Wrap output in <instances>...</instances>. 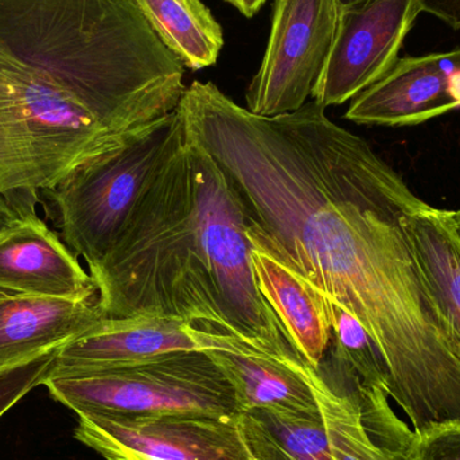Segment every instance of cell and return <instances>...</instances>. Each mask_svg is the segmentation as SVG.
I'll return each mask as SVG.
<instances>
[{
    "label": "cell",
    "instance_id": "obj_19",
    "mask_svg": "<svg viewBox=\"0 0 460 460\" xmlns=\"http://www.w3.org/2000/svg\"><path fill=\"white\" fill-rule=\"evenodd\" d=\"M238 423L256 460H334L322 411L313 415L241 411Z\"/></svg>",
    "mask_w": 460,
    "mask_h": 460
},
{
    "label": "cell",
    "instance_id": "obj_22",
    "mask_svg": "<svg viewBox=\"0 0 460 460\" xmlns=\"http://www.w3.org/2000/svg\"><path fill=\"white\" fill-rule=\"evenodd\" d=\"M59 348L51 349L13 367L0 369V418L32 389L43 385L50 376Z\"/></svg>",
    "mask_w": 460,
    "mask_h": 460
},
{
    "label": "cell",
    "instance_id": "obj_27",
    "mask_svg": "<svg viewBox=\"0 0 460 460\" xmlns=\"http://www.w3.org/2000/svg\"><path fill=\"white\" fill-rule=\"evenodd\" d=\"M448 217H450L451 226L456 230V234L460 238V209L459 210H448Z\"/></svg>",
    "mask_w": 460,
    "mask_h": 460
},
{
    "label": "cell",
    "instance_id": "obj_3",
    "mask_svg": "<svg viewBox=\"0 0 460 460\" xmlns=\"http://www.w3.org/2000/svg\"><path fill=\"white\" fill-rule=\"evenodd\" d=\"M0 50L127 139L177 110L185 66L135 0H0Z\"/></svg>",
    "mask_w": 460,
    "mask_h": 460
},
{
    "label": "cell",
    "instance_id": "obj_13",
    "mask_svg": "<svg viewBox=\"0 0 460 460\" xmlns=\"http://www.w3.org/2000/svg\"><path fill=\"white\" fill-rule=\"evenodd\" d=\"M0 288L58 299L99 295L77 254L34 210H27L0 234Z\"/></svg>",
    "mask_w": 460,
    "mask_h": 460
},
{
    "label": "cell",
    "instance_id": "obj_15",
    "mask_svg": "<svg viewBox=\"0 0 460 460\" xmlns=\"http://www.w3.org/2000/svg\"><path fill=\"white\" fill-rule=\"evenodd\" d=\"M232 384L241 411L268 410L313 415L321 411L311 365L281 361L248 346L207 351Z\"/></svg>",
    "mask_w": 460,
    "mask_h": 460
},
{
    "label": "cell",
    "instance_id": "obj_6",
    "mask_svg": "<svg viewBox=\"0 0 460 460\" xmlns=\"http://www.w3.org/2000/svg\"><path fill=\"white\" fill-rule=\"evenodd\" d=\"M75 415V439L104 460H256L238 416Z\"/></svg>",
    "mask_w": 460,
    "mask_h": 460
},
{
    "label": "cell",
    "instance_id": "obj_1",
    "mask_svg": "<svg viewBox=\"0 0 460 460\" xmlns=\"http://www.w3.org/2000/svg\"><path fill=\"white\" fill-rule=\"evenodd\" d=\"M177 110L237 191L251 243L350 311L389 364L442 340L445 318L404 226L420 199L367 140L315 100L265 118L213 83L186 86Z\"/></svg>",
    "mask_w": 460,
    "mask_h": 460
},
{
    "label": "cell",
    "instance_id": "obj_29",
    "mask_svg": "<svg viewBox=\"0 0 460 460\" xmlns=\"http://www.w3.org/2000/svg\"><path fill=\"white\" fill-rule=\"evenodd\" d=\"M15 292L8 291V289L0 288V299H3V297L10 296V295H13Z\"/></svg>",
    "mask_w": 460,
    "mask_h": 460
},
{
    "label": "cell",
    "instance_id": "obj_16",
    "mask_svg": "<svg viewBox=\"0 0 460 460\" xmlns=\"http://www.w3.org/2000/svg\"><path fill=\"white\" fill-rule=\"evenodd\" d=\"M252 265L265 302L275 311L305 361L316 369L332 338L323 296L270 252L253 243Z\"/></svg>",
    "mask_w": 460,
    "mask_h": 460
},
{
    "label": "cell",
    "instance_id": "obj_17",
    "mask_svg": "<svg viewBox=\"0 0 460 460\" xmlns=\"http://www.w3.org/2000/svg\"><path fill=\"white\" fill-rule=\"evenodd\" d=\"M404 226L435 302L460 348V238L448 210L419 201Z\"/></svg>",
    "mask_w": 460,
    "mask_h": 460
},
{
    "label": "cell",
    "instance_id": "obj_7",
    "mask_svg": "<svg viewBox=\"0 0 460 460\" xmlns=\"http://www.w3.org/2000/svg\"><path fill=\"white\" fill-rule=\"evenodd\" d=\"M337 0H276L267 50L246 89V110L272 118L307 102L329 58Z\"/></svg>",
    "mask_w": 460,
    "mask_h": 460
},
{
    "label": "cell",
    "instance_id": "obj_2",
    "mask_svg": "<svg viewBox=\"0 0 460 460\" xmlns=\"http://www.w3.org/2000/svg\"><path fill=\"white\" fill-rule=\"evenodd\" d=\"M248 226L226 172L185 132L116 245L88 268L105 318L177 319L308 364L257 287Z\"/></svg>",
    "mask_w": 460,
    "mask_h": 460
},
{
    "label": "cell",
    "instance_id": "obj_4",
    "mask_svg": "<svg viewBox=\"0 0 460 460\" xmlns=\"http://www.w3.org/2000/svg\"><path fill=\"white\" fill-rule=\"evenodd\" d=\"M183 139L185 126L175 110L48 190L62 240L88 268L116 245L143 194Z\"/></svg>",
    "mask_w": 460,
    "mask_h": 460
},
{
    "label": "cell",
    "instance_id": "obj_21",
    "mask_svg": "<svg viewBox=\"0 0 460 460\" xmlns=\"http://www.w3.org/2000/svg\"><path fill=\"white\" fill-rule=\"evenodd\" d=\"M322 296L332 326V346L335 353L357 373L362 383L383 389L388 394L391 372L377 343L350 311L332 297Z\"/></svg>",
    "mask_w": 460,
    "mask_h": 460
},
{
    "label": "cell",
    "instance_id": "obj_11",
    "mask_svg": "<svg viewBox=\"0 0 460 460\" xmlns=\"http://www.w3.org/2000/svg\"><path fill=\"white\" fill-rule=\"evenodd\" d=\"M243 345L235 338L215 334L177 319L102 318L85 334L58 349L49 377L131 364L177 351H233Z\"/></svg>",
    "mask_w": 460,
    "mask_h": 460
},
{
    "label": "cell",
    "instance_id": "obj_28",
    "mask_svg": "<svg viewBox=\"0 0 460 460\" xmlns=\"http://www.w3.org/2000/svg\"><path fill=\"white\" fill-rule=\"evenodd\" d=\"M337 2L340 11H342L357 7V5L362 4V3L367 2V0H337Z\"/></svg>",
    "mask_w": 460,
    "mask_h": 460
},
{
    "label": "cell",
    "instance_id": "obj_5",
    "mask_svg": "<svg viewBox=\"0 0 460 460\" xmlns=\"http://www.w3.org/2000/svg\"><path fill=\"white\" fill-rule=\"evenodd\" d=\"M56 402L99 415H240L232 384L207 351H177L43 383Z\"/></svg>",
    "mask_w": 460,
    "mask_h": 460
},
{
    "label": "cell",
    "instance_id": "obj_23",
    "mask_svg": "<svg viewBox=\"0 0 460 460\" xmlns=\"http://www.w3.org/2000/svg\"><path fill=\"white\" fill-rule=\"evenodd\" d=\"M413 460H460V424L418 437Z\"/></svg>",
    "mask_w": 460,
    "mask_h": 460
},
{
    "label": "cell",
    "instance_id": "obj_26",
    "mask_svg": "<svg viewBox=\"0 0 460 460\" xmlns=\"http://www.w3.org/2000/svg\"><path fill=\"white\" fill-rule=\"evenodd\" d=\"M226 3L232 4L233 7L237 8L243 15L246 18H252L259 13L260 8L262 7L267 0H226Z\"/></svg>",
    "mask_w": 460,
    "mask_h": 460
},
{
    "label": "cell",
    "instance_id": "obj_10",
    "mask_svg": "<svg viewBox=\"0 0 460 460\" xmlns=\"http://www.w3.org/2000/svg\"><path fill=\"white\" fill-rule=\"evenodd\" d=\"M420 13L418 0H367L340 11L334 42L313 100L324 108L345 104L380 80L399 59Z\"/></svg>",
    "mask_w": 460,
    "mask_h": 460
},
{
    "label": "cell",
    "instance_id": "obj_18",
    "mask_svg": "<svg viewBox=\"0 0 460 460\" xmlns=\"http://www.w3.org/2000/svg\"><path fill=\"white\" fill-rule=\"evenodd\" d=\"M161 42L191 70L217 62L223 29L201 0H135Z\"/></svg>",
    "mask_w": 460,
    "mask_h": 460
},
{
    "label": "cell",
    "instance_id": "obj_20",
    "mask_svg": "<svg viewBox=\"0 0 460 460\" xmlns=\"http://www.w3.org/2000/svg\"><path fill=\"white\" fill-rule=\"evenodd\" d=\"M40 190L31 137L10 81L0 69V193Z\"/></svg>",
    "mask_w": 460,
    "mask_h": 460
},
{
    "label": "cell",
    "instance_id": "obj_8",
    "mask_svg": "<svg viewBox=\"0 0 460 460\" xmlns=\"http://www.w3.org/2000/svg\"><path fill=\"white\" fill-rule=\"evenodd\" d=\"M0 69L15 92L31 137L40 190H50L81 164L131 139L113 135L75 97L2 50Z\"/></svg>",
    "mask_w": 460,
    "mask_h": 460
},
{
    "label": "cell",
    "instance_id": "obj_14",
    "mask_svg": "<svg viewBox=\"0 0 460 460\" xmlns=\"http://www.w3.org/2000/svg\"><path fill=\"white\" fill-rule=\"evenodd\" d=\"M105 318L99 295L58 299L13 294L0 299V369L59 348Z\"/></svg>",
    "mask_w": 460,
    "mask_h": 460
},
{
    "label": "cell",
    "instance_id": "obj_9",
    "mask_svg": "<svg viewBox=\"0 0 460 460\" xmlns=\"http://www.w3.org/2000/svg\"><path fill=\"white\" fill-rule=\"evenodd\" d=\"M313 385L334 460H413L416 432L392 410L386 392L362 383L332 343Z\"/></svg>",
    "mask_w": 460,
    "mask_h": 460
},
{
    "label": "cell",
    "instance_id": "obj_12",
    "mask_svg": "<svg viewBox=\"0 0 460 460\" xmlns=\"http://www.w3.org/2000/svg\"><path fill=\"white\" fill-rule=\"evenodd\" d=\"M460 110V46L402 57L354 97L345 119L367 126L407 127Z\"/></svg>",
    "mask_w": 460,
    "mask_h": 460
},
{
    "label": "cell",
    "instance_id": "obj_24",
    "mask_svg": "<svg viewBox=\"0 0 460 460\" xmlns=\"http://www.w3.org/2000/svg\"><path fill=\"white\" fill-rule=\"evenodd\" d=\"M421 13L445 22L451 29L460 30V0H418Z\"/></svg>",
    "mask_w": 460,
    "mask_h": 460
},
{
    "label": "cell",
    "instance_id": "obj_25",
    "mask_svg": "<svg viewBox=\"0 0 460 460\" xmlns=\"http://www.w3.org/2000/svg\"><path fill=\"white\" fill-rule=\"evenodd\" d=\"M11 196L0 193V234L13 226L26 212H22L21 208L13 204Z\"/></svg>",
    "mask_w": 460,
    "mask_h": 460
}]
</instances>
